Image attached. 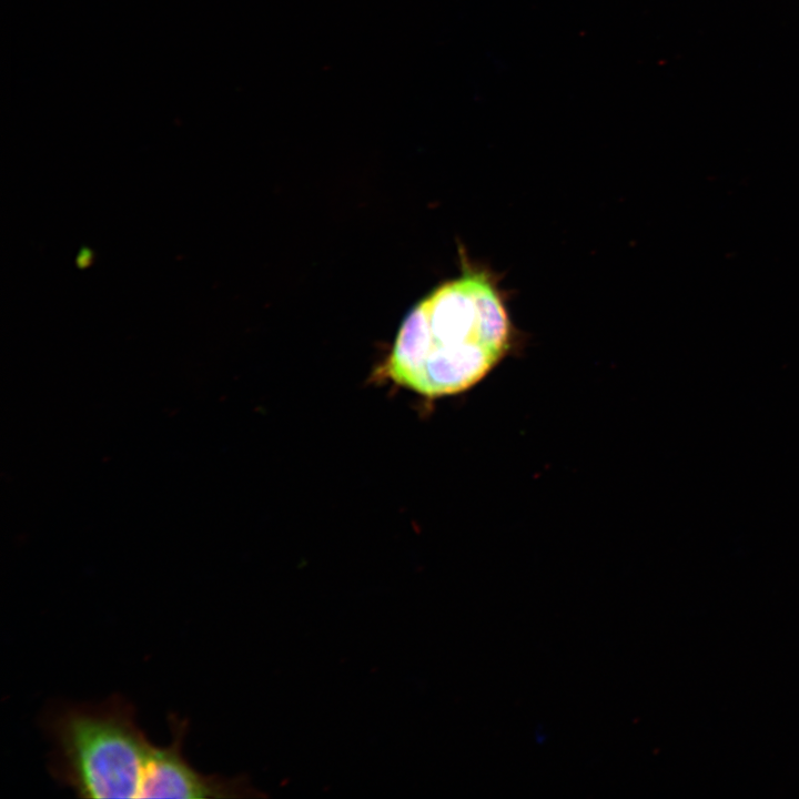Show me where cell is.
<instances>
[{
  "label": "cell",
  "mask_w": 799,
  "mask_h": 799,
  "mask_svg": "<svg viewBox=\"0 0 799 799\" xmlns=\"http://www.w3.org/2000/svg\"><path fill=\"white\" fill-rule=\"evenodd\" d=\"M510 331L504 303L487 275L464 273L411 309L383 371L394 383L427 397L456 394L499 362Z\"/></svg>",
  "instance_id": "7a4b0ae2"
},
{
  "label": "cell",
  "mask_w": 799,
  "mask_h": 799,
  "mask_svg": "<svg viewBox=\"0 0 799 799\" xmlns=\"http://www.w3.org/2000/svg\"><path fill=\"white\" fill-rule=\"evenodd\" d=\"M51 772L81 798H181L193 767L182 745L186 724L171 722L165 747L149 741L133 707L120 697L70 705L48 719Z\"/></svg>",
  "instance_id": "6da1fadb"
},
{
  "label": "cell",
  "mask_w": 799,
  "mask_h": 799,
  "mask_svg": "<svg viewBox=\"0 0 799 799\" xmlns=\"http://www.w3.org/2000/svg\"><path fill=\"white\" fill-rule=\"evenodd\" d=\"M92 260L91 251L88 249H83L79 252L77 256V264L79 267H85L90 264Z\"/></svg>",
  "instance_id": "3957f363"
}]
</instances>
